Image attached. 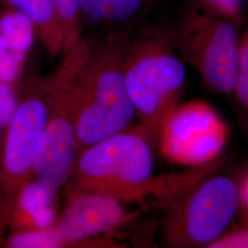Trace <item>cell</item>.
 Masks as SVG:
<instances>
[{"instance_id":"1","label":"cell","mask_w":248,"mask_h":248,"mask_svg":"<svg viewBox=\"0 0 248 248\" xmlns=\"http://www.w3.org/2000/svg\"><path fill=\"white\" fill-rule=\"evenodd\" d=\"M156 143L139 125L90 145L78 155L68 195L95 193L128 202H143L151 197L160 201L177 188L180 176H154ZM66 183V184H67Z\"/></svg>"},{"instance_id":"2","label":"cell","mask_w":248,"mask_h":248,"mask_svg":"<svg viewBox=\"0 0 248 248\" xmlns=\"http://www.w3.org/2000/svg\"><path fill=\"white\" fill-rule=\"evenodd\" d=\"M128 42V38L116 35L102 43L80 38L76 79L78 154L128 129L136 117L124 79Z\"/></svg>"},{"instance_id":"3","label":"cell","mask_w":248,"mask_h":248,"mask_svg":"<svg viewBox=\"0 0 248 248\" xmlns=\"http://www.w3.org/2000/svg\"><path fill=\"white\" fill-rule=\"evenodd\" d=\"M124 74L135 115L158 145L164 124L186 86L185 64L168 33L148 32L129 39Z\"/></svg>"},{"instance_id":"4","label":"cell","mask_w":248,"mask_h":248,"mask_svg":"<svg viewBox=\"0 0 248 248\" xmlns=\"http://www.w3.org/2000/svg\"><path fill=\"white\" fill-rule=\"evenodd\" d=\"M159 203L166 247L210 248L228 230L240 208V185L228 176L209 174Z\"/></svg>"},{"instance_id":"5","label":"cell","mask_w":248,"mask_h":248,"mask_svg":"<svg viewBox=\"0 0 248 248\" xmlns=\"http://www.w3.org/2000/svg\"><path fill=\"white\" fill-rule=\"evenodd\" d=\"M79 40L62 53L55 71L46 77L48 113L36 154L34 174L36 180L55 195L66 185L78 154L76 79Z\"/></svg>"},{"instance_id":"6","label":"cell","mask_w":248,"mask_h":248,"mask_svg":"<svg viewBox=\"0 0 248 248\" xmlns=\"http://www.w3.org/2000/svg\"><path fill=\"white\" fill-rule=\"evenodd\" d=\"M18 88V103L5 133L0 156V240L9 230L17 197L35 179L36 154L48 113L46 77L21 79Z\"/></svg>"},{"instance_id":"7","label":"cell","mask_w":248,"mask_h":248,"mask_svg":"<svg viewBox=\"0 0 248 248\" xmlns=\"http://www.w3.org/2000/svg\"><path fill=\"white\" fill-rule=\"evenodd\" d=\"M186 11L169 40L182 61L190 64L206 89L232 93L240 35L235 23L202 4Z\"/></svg>"},{"instance_id":"8","label":"cell","mask_w":248,"mask_h":248,"mask_svg":"<svg viewBox=\"0 0 248 248\" xmlns=\"http://www.w3.org/2000/svg\"><path fill=\"white\" fill-rule=\"evenodd\" d=\"M228 136L219 112L206 101L195 99L178 104L169 114L158 146L171 161L197 168L219 159Z\"/></svg>"},{"instance_id":"9","label":"cell","mask_w":248,"mask_h":248,"mask_svg":"<svg viewBox=\"0 0 248 248\" xmlns=\"http://www.w3.org/2000/svg\"><path fill=\"white\" fill-rule=\"evenodd\" d=\"M122 201L110 196L82 193L69 195L53 231L61 247H72L108 231L133 217Z\"/></svg>"},{"instance_id":"10","label":"cell","mask_w":248,"mask_h":248,"mask_svg":"<svg viewBox=\"0 0 248 248\" xmlns=\"http://www.w3.org/2000/svg\"><path fill=\"white\" fill-rule=\"evenodd\" d=\"M54 196L36 179L27 185L18 194L13 206L8 232L53 227L56 217L51 209V200Z\"/></svg>"},{"instance_id":"11","label":"cell","mask_w":248,"mask_h":248,"mask_svg":"<svg viewBox=\"0 0 248 248\" xmlns=\"http://www.w3.org/2000/svg\"><path fill=\"white\" fill-rule=\"evenodd\" d=\"M3 1L21 10L32 19L35 24L38 39L51 56L54 57L64 53V41L54 0Z\"/></svg>"},{"instance_id":"12","label":"cell","mask_w":248,"mask_h":248,"mask_svg":"<svg viewBox=\"0 0 248 248\" xmlns=\"http://www.w3.org/2000/svg\"><path fill=\"white\" fill-rule=\"evenodd\" d=\"M0 34L13 53L26 62L38 39L35 24L24 12L3 0H0Z\"/></svg>"},{"instance_id":"13","label":"cell","mask_w":248,"mask_h":248,"mask_svg":"<svg viewBox=\"0 0 248 248\" xmlns=\"http://www.w3.org/2000/svg\"><path fill=\"white\" fill-rule=\"evenodd\" d=\"M149 0H80L82 20L91 24H124L136 18Z\"/></svg>"},{"instance_id":"14","label":"cell","mask_w":248,"mask_h":248,"mask_svg":"<svg viewBox=\"0 0 248 248\" xmlns=\"http://www.w3.org/2000/svg\"><path fill=\"white\" fill-rule=\"evenodd\" d=\"M54 4L66 51L83 36L81 3L80 0H54Z\"/></svg>"},{"instance_id":"15","label":"cell","mask_w":248,"mask_h":248,"mask_svg":"<svg viewBox=\"0 0 248 248\" xmlns=\"http://www.w3.org/2000/svg\"><path fill=\"white\" fill-rule=\"evenodd\" d=\"M0 248H62L53 228L44 230L11 231L0 240Z\"/></svg>"},{"instance_id":"16","label":"cell","mask_w":248,"mask_h":248,"mask_svg":"<svg viewBox=\"0 0 248 248\" xmlns=\"http://www.w3.org/2000/svg\"><path fill=\"white\" fill-rule=\"evenodd\" d=\"M232 93L239 107L242 122L248 133V30L240 35L237 68Z\"/></svg>"},{"instance_id":"17","label":"cell","mask_w":248,"mask_h":248,"mask_svg":"<svg viewBox=\"0 0 248 248\" xmlns=\"http://www.w3.org/2000/svg\"><path fill=\"white\" fill-rule=\"evenodd\" d=\"M25 62L10 50L0 34V83L18 85L23 77Z\"/></svg>"},{"instance_id":"18","label":"cell","mask_w":248,"mask_h":248,"mask_svg":"<svg viewBox=\"0 0 248 248\" xmlns=\"http://www.w3.org/2000/svg\"><path fill=\"white\" fill-rule=\"evenodd\" d=\"M18 85L0 83V156L5 133L18 103Z\"/></svg>"},{"instance_id":"19","label":"cell","mask_w":248,"mask_h":248,"mask_svg":"<svg viewBox=\"0 0 248 248\" xmlns=\"http://www.w3.org/2000/svg\"><path fill=\"white\" fill-rule=\"evenodd\" d=\"M202 5L239 27L244 19V0H199Z\"/></svg>"},{"instance_id":"20","label":"cell","mask_w":248,"mask_h":248,"mask_svg":"<svg viewBox=\"0 0 248 248\" xmlns=\"http://www.w3.org/2000/svg\"><path fill=\"white\" fill-rule=\"evenodd\" d=\"M210 248H248V222L233 230L226 231Z\"/></svg>"},{"instance_id":"21","label":"cell","mask_w":248,"mask_h":248,"mask_svg":"<svg viewBox=\"0 0 248 248\" xmlns=\"http://www.w3.org/2000/svg\"><path fill=\"white\" fill-rule=\"evenodd\" d=\"M244 208L248 222V172L240 185V207Z\"/></svg>"}]
</instances>
